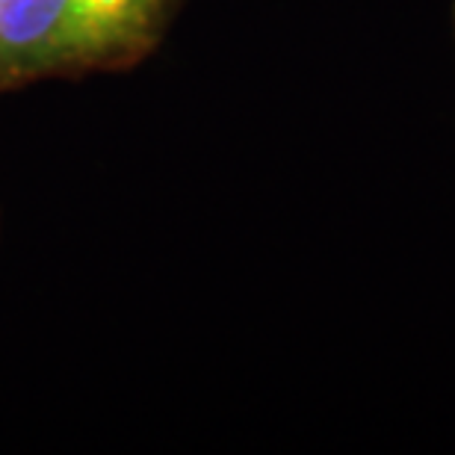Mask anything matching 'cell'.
<instances>
[{
  "instance_id": "7a4b0ae2",
  "label": "cell",
  "mask_w": 455,
  "mask_h": 455,
  "mask_svg": "<svg viewBox=\"0 0 455 455\" xmlns=\"http://www.w3.org/2000/svg\"><path fill=\"white\" fill-rule=\"evenodd\" d=\"M452 27H455V4H452Z\"/></svg>"
},
{
  "instance_id": "6da1fadb",
  "label": "cell",
  "mask_w": 455,
  "mask_h": 455,
  "mask_svg": "<svg viewBox=\"0 0 455 455\" xmlns=\"http://www.w3.org/2000/svg\"><path fill=\"white\" fill-rule=\"evenodd\" d=\"M166 0H0V80L116 57L154 30Z\"/></svg>"
}]
</instances>
